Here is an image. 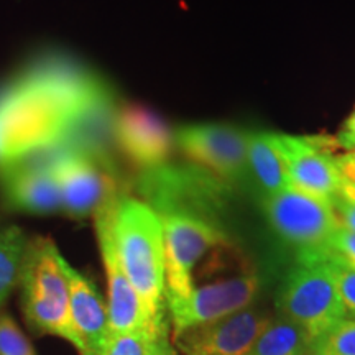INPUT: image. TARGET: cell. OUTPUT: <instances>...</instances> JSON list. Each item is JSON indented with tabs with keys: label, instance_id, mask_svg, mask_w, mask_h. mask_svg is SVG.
I'll use <instances>...</instances> for the list:
<instances>
[{
	"label": "cell",
	"instance_id": "obj_22",
	"mask_svg": "<svg viewBox=\"0 0 355 355\" xmlns=\"http://www.w3.org/2000/svg\"><path fill=\"white\" fill-rule=\"evenodd\" d=\"M314 344L324 355H355V319H343Z\"/></svg>",
	"mask_w": 355,
	"mask_h": 355
},
{
	"label": "cell",
	"instance_id": "obj_18",
	"mask_svg": "<svg viewBox=\"0 0 355 355\" xmlns=\"http://www.w3.org/2000/svg\"><path fill=\"white\" fill-rule=\"evenodd\" d=\"M314 340L288 319H270L245 355H303Z\"/></svg>",
	"mask_w": 355,
	"mask_h": 355
},
{
	"label": "cell",
	"instance_id": "obj_2",
	"mask_svg": "<svg viewBox=\"0 0 355 355\" xmlns=\"http://www.w3.org/2000/svg\"><path fill=\"white\" fill-rule=\"evenodd\" d=\"M119 261L139 295L150 329L166 332L165 239L159 216L139 198L119 194L110 206Z\"/></svg>",
	"mask_w": 355,
	"mask_h": 355
},
{
	"label": "cell",
	"instance_id": "obj_26",
	"mask_svg": "<svg viewBox=\"0 0 355 355\" xmlns=\"http://www.w3.org/2000/svg\"><path fill=\"white\" fill-rule=\"evenodd\" d=\"M336 165L343 178V184L355 189V150L336 155Z\"/></svg>",
	"mask_w": 355,
	"mask_h": 355
},
{
	"label": "cell",
	"instance_id": "obj_5",
	"mask_svg": "<svg viewBox=\"0 0 355 355\" xmlns=\"http://www.w3.org/2000/svg\"><path fill=\"white\" fill-rule=\"evenodd\" d=\"M158 214V212H157ZM165 239L166 308L184 301L194 290V270L211 250L224 245L225 235L214 220L184 211L159 212Z\"/></svg>",
	"mask_w": 355,
	"mask_h": 355
},
{
	"label": "cell",
	"instance_id": "obj_9",
	"mask_svg": "<svg viewBox=\"0 0 355 355\" xmlns=\"http://www.w3.org/2000/svg\"><path fill=\"white\" fill-rule=\"evenodd\" d=\"M250 130L224 123H193L173 132L175 146L193 165L209 171L225 183H232L248 170L247 150Z\"/></svg>",
	"mask_w": 355,
	"mask_h": 355
},
{
	"label": "cell",
	"instance_id": "obj_1",
	"mask_svg": "<svg viewBox=\"0 0 355 355\" xmlns=\"http://www.w3.org/2000/svg\"><path fill=\"white\" fill-rule=\"evenodd\" d=\"M110 94L96 74L48 58L0 89V165L50 152L107 112Z\"/></svg>",
	"mask_w": 355,
	"mask_h": 355
},
{
	"label": "cell",
	"instance_id": "obj_17",
	"mask_svg": "<svg viewBox=\"0 0 355 355\" xmlns=\"http://www.w3.org/2000/svg\"><path fill=\"white\" fill-rule=\"evenodd\" d=\"M247 163L265 196L290 188L285 162L275 144L273 132L248 133Z\"/></svg>",
	"mask_w": 355,
	"mask_h": 355
},
{
	"label": "cell",
	"instance_id": "obj_28",
	"mask_svg": "<svg viewBox=\"0 0 355 355\" xmlns=\"http://www.w3.org/2000/svg\"><path fill=\"white\" fill-rule=\"evenodd\" d=\"M150 355H178L176 349L173 347L170 339H168V332L162 334L157 340H155L152 354H150Z\"/></svg>",
	"mask_w": 355,
	"mask_h": 355
},
{
	"label": "cell",
	"instance_id": "obj_20",
	"mask_svg": "<svg viewBox=\"0 0 355 355\" xmlns=\"http://www.w3.org/2000/svg\"><path fill=\"white\" fill-rule=\"evenodd\" d=\"M324 259H326L332 278H334L336 290L340 303H343L345 318L355 319V268L336 259L327 250L324 252Z\"/></svg>",
	"mask_w": 355,
	"mask_h": 355
},
{
	"label": "cell",
	"instance_id": "obj_3",
	"mask_svg": "<svg viewBox=\"0 0 355 355\" xmlns=\"http://www.w3.org/2000/svg\"><path fill=\"white\" fill-rule=\"evenodd\" d=\"M19 283L30 326L71 343L68 261L50 239L28 242Z\"/></svg>",
	"mask_w": 355,
	"mask_h": 355
},
{
	"label": "cell",
	"instance_id": "obj_16",
	"mask_svg": "<svg viewBox=\"0 0 355 355\" xmlns=\"http://www.w3.org/2000/svg\"><path fill=\"white\" fill-rule=\"evenodd\" d=\"M71 344L81 355H104L110 339L107 304L91 279L68 263Z\"/></svg>",
	"mask_w": 355,
	"mask_h": 355
},
{
	"label": "cell",
	"instance_id": "obj_27",
	"mask_svg": "<svg viewBox=\"0 0 355 355\" xmlns=\"http://www.w3.org/2000/svg\"><path fill=\"white\" fill-rule=\"evenodd\" d=\"M336 146H339L343 152H354L355 150V109L344 122L343 128L336 135Z\"/></svg>",
	"mask_w": 355,
	"mask_h": 355
},
{
	"label": "cell",
	"instance_id": "obj_8",
	"mask_svg": "<svg viewBox=\"0 0 355 355\" xmlns=\"http://www.w3.org/2000/svg\"><path fill=\"white\" fill-rule=\"evenodd\" d=\"M266 220L283 241L300 252L327 250L339 222L329 199L293 188L268 194L261 202Z\"/></svg>",
	"mask_w": 355,
	"mask_h": 355
},
{
	"label": "cell",
	"instance_id": "obj_7",
	"mask_svg": "<svg viewBox=\"0 0 355 355\" xmlns=\"http://www.w3.org/2000/svg\"><path fill=\"white\" fill-rule=\"evenodd\" d=\"M46 157L61 194V207L73 217L96 214L102 204L117 196L105 162L86 145L63 144Z\"/></svg>",
	"mask_w": 355,
	"mask_h": 355
},
{
	"label": "cell",
	"instance_id": "obj_10",
	"mask_svg": "<svg viewBox=\"0 0 355 355\" xmlns=\"http://www.w3.org/2000/svg\"><path fill=\"white\" fill-rule=\"evenodd\" d=\"M259 291L260 278L255 272L241 273L194 286L184 301L166 308L170 313L173 336L252 308Z\"/></svg>",
	"mask_w": 355,
	"mask_h": 355
},
{
	"label": "cell",
	"instance_id": "obj_15",
	"mask_svg": "<svg viewBox=\"0 0 355 355\" xmlns=\"http://www.w3.org/2000/svg\"><path fill=\"white\" fill-rule=\"evenodd\" d=\"M114 132L122 152L141 170L165 165L175 146L166 123L140 105L123 107L115 117Z\"/></svg>",
	"mask_w": 355,
	"mask_h": 355
},
{
	"label": "cell",
	"instance_id": "obj_6",
	"mask_svg": "<svg viewBox=\"0 0 355 355\" xmlns=\"http://www.w3.org/2000/svg\"><path fill=\"white\" fill-rule=\"evenodd\" d=\"M141 201L155 212L184 211L209 217L224 204L229 184L196 165H159L139 180Z\"/></svg>",
	"mask_w": 355,
	"mask_h": 355
},
{
	"label": "cell",
	"instance_id": "obj_13",
	"mask_svg": "<svg viewBox=\"0 0 355 355\" xmlns=\"http://www.w3.org/2000/svg\"><path fill=\"white\" fill-rule=\"evenodd\" d=\"M115 198H112L105 204H102L94 214L97 242H99L102 263H104L105 275H107V311L110 336L125 334V332L140 329H150L139 295L133 290L130 282H128L125 273H123L117 252H115L112 230H110V206H112Z\"/></svg>",
	"mask_w": 355,
	"mask_h": 355
},
{
	"label": "cell",
	"instance_id": "obj_14",
	"mask_svg": "<svg viewBox=\"0 0 355 355\" xmlns=\"http://www.w3.org/2000/svg\"><path fill=\"white\" fill-rule=\"evenodd\" d=\"M0 193L8 206L32 214L61 211V194L46 158L0 165Z\"/></svg>",
	"mask_w": 355,
	"mask_h": 355
},
{
	"label": "cell",
	"instance_id": "obj_30",
	"mask_svg": "<svg viewBox=\"0 0 355 355\" xmlns=\"http://www.w3.org/2000/svg\"><path fill=\"white\" fill-rule=\"evenodd\" d=\"M303 355H324V354L316 347V344H313L308 350H306V352H304Z\"/></svg>",
	"mask_w": 355,
	"mask_h": 355
},
{
	"label": "cell",
	"instance_id": "obj_23",
	"mask_svg": "<svg viewBox=\"0 0 355 355\" xmlns=\"http://www.w3.org/2000/svg\"><path fill=\"white\" fill-rule=\"evenodd\" d=\"M0 355H37L32 343L8 314H0Z\"/></svg>",
	"mask_w": 355,
	"mask_h": 355
},
{
	"label": "cell",
	"instance_id": "obj_19",
	"mask_svg": "<svg viewBox=\"0 0 355 355\" xmlns=\"http://www.w3.org/2000/svg\"><path fill=\"white\" fill-rule=\"evenodd\" d=\"M26 245L28 241L20 227H0V306L6 303L13 286L20 282Z\"/></svg>",
	"mask_w": 355,
	"mask_h": 355
},
{
	"label": "cell",
	"instance_id": "obj_25",
	"mask_svg": "<svg viewBox=\"0 0 355 355\" xmlns=\"http://www.w3.org/2000/svg\"><path fill=\"white\" fill-rule=\"evenodd\" d=\"M332 209L336 212L337 222H339L343 227H345L350 232L355 234V204L344 196L343 193L336 194L331 199Z\"/></svg>",
	"mask_w": 355,
	"mask_h": 355
},
{
	"label": "cell",
	"instance_id": "obj_21",
	"mask_svg": "<svg viewBox=\"0 0 355 355\" xmlns=\"http://www.w3.org/2000/svg\"><path fill=\"white\" fill-rule=\"evenodd\" d=\"M162 334H165V332H162ZM162 334H155L150 329L114 334L110 336L104 355H150L155 340Z\"/></svg>",
	"mask_w": 355,
	"mask_h": 355
},
{
	"label": "cell",
	"instance_id": "obj_12",
	"mask_svg": "<svg viewBox=\"0 0 355 355\" xmlns=\"http://www.w3.org/2000/svg\"><path fill=\"white\" fill-rule=\"evenodd\" d=\"M270 319L272 316L263 311L243 309L175 334L173 347L183 355H245Z\"/></svg>",
	"mask_w": 355,
	"mask_h": 355
},
{
	"label": "cell",
	"instance_id": "obj_29",
	"mask_svg": "<svg viewBox=\"0 0 355 355\" xmlns=\"http://www.w3.org/2000/svg\"><path fill=\"white\" fill-rule=\"evenodd\" d=\"M340 193H343L345 198L350 199V201H352V202L355 204V189H354V188H350V186L343 184V189H340Z\"/></svg>",
	"mask_w": 355,
	"mask_h": 355
},
{
	"label": "cell",
	"instance_id": "obj_4",
	"mask_svg": "<svg viewBox=\"0 0 355 355\" xmlns=\"http://www.w3.org/2000/svg\"><path fill=\"white\" fill-rule=\"evenodd\" d=\"M324 252H300L278 295L279 316L300 326L314 343L345 319Z\"/></svg>",
	"mask_w": 355,
	"mask_h": 355
},
{
	"label": "cell",
	"instance_id": "obj_11",
	"mask_svg": "<svg viewBox=\"0 0 355 355\" xmlns=\"http://www.w3.org/2000/svg\"><path fill=\"white\" fill-rule=\"evenodd\" d=\"M275 144L285 162L288 180L293 188L329 201L340 193L343 178L337 170L336 155L332 153L334 139L324 140L275 133Z\"/></svg>",
	"mask_w": 355,
	"mask_h": 355
},
{
	"label": "cell",
	"instance_id": "obj_24",
	"mask_svg": "<svg viewBox=\"0 0 355 355\" xmlns=\"http://www.w3.org/2000/svg\"><path fill=\"white\" fill-rule=\"evenodd\" d=\"M327 252L355 268V234L339 224L331 235Z\"/></svg>",
	"mask_w": 355,
	"mask_h": 355
}]
</instances>
